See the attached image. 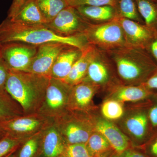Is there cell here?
<instances>
[{"label":"cell","instance_id":"obj_23","mask_svg":"<svg viewBox=\"0 0 157 157\" xmlns=\"http://www.w3.org/2000/svg\"><path fill=\"white\" fill-rule=\"evenodd\" d=\"M144 24L157 31V0H135Z\"/></svg>","mask_w":157,"mask_h":157},{"label":"cell","instance_id":"obj_18","mask_svg":"<svg viewBox=\"0 0 157 157\" xmlns=\"http://www.w3.org/2000/svg\"><path fill=\"white\" fill-rule=\"evenodd\" d=\"M95 49L94 46L89 44L82 50L81 56L63 81L71 86L81 82L87 73L89 65Z\"/></svg>","mask_w":157,"mask_h":157},{"label":"cell","instance_id":"obj_32","mask_svg":"<svg viewBox=\"0 0 157 157\" xmlns=\"http://www.w3.org/2000/svg\"><path fill=\"white\" fill-rule=\"evenodd\" d=\"M149 101L148 117L154 133L157 132V90H153Z\"/></svg>","mask_w":157,"mask_h":157},{"label":"cell","instance_id":"obj_10","mask_svg":"<svg viewBox=\"0 0 157 157\" xmlns=\"http://www.w3.org/2000/svg\"><path fill=\"white\" fill-rule=\"evenodd\" d=\"M116 17L123 30L127 46L147 50L157 31L144 24L123 17Z\"/></svg>","mask_w":157,"mask_h":157},{"label":"cell","instance_id":"obj_29","mask_svg":"<svg viewBox=\"0 0 157 157\" xmlns=\"http://www.w3.org/2000/svg\"><path fill=\"white\" fill-rule=\"evenodd\" d=\"M102 114L108 120H114L122 116L124 109L118 101L108 100L104 102L101 108Z\"/></svg>","mask_w":157,"mask_h":157},{"label":"cell","instance_id":"obj_8","mask_svg":"<svg viewBox=\"0 0 157 157\" xmlns=\"http://www.w3.org/2000/svg\"><path fill=\"white\" fill-rule=\"evenodd\" d=\"M2 58L9 70L27 72L38 45L19 42L2 44Z\"/></svg>","mask_w":157,"mask_h":157},{"label":"cell","instance_id":"obj_5","mask_svg":"<svg viewBox=\"0 0 157 157\" xmlns=\"http://www.w3.org/2000/svg\"><path fill=\"white\" fill-rule=\"evenodd\" d=\"M54 124L67 145L86 144L92 134L89 120L77 111L70 110L55 119Z\"/></svg>","mask_w":157,"mask_h":157},{"label":"cell","instance_id":"obj_41","mask_svg":"<svg viewBox=\"0 0 157 157\" xmlns=\"http://www.w3.org/2000/svg\"><path fill=\"white\" fill-rule=\"evenodd\" d=\"M2 43H0V61H2Z\"/></svg>","mask_w":157,"mask_h":157},{"label":"cell","instance_id":"obj_25","mask_svg":"<svg viewBox=\"0 0 157 157\" xmlns=\"http://www.w3.org/2000/svg\"><path fill=\"white\" fill-rule=\"evenodd\" d=\"M114 8L116 17L144 24L138 11L135 0H117Z\"/></svg>","mask_w":157,"mask_h":157},{"label":"cell","instance_id":"obj_11","mask_svg":"<svg viewBox=\"0 0 157 157\" xmlns=\"http://www.w3.org/2000/svg\"><path fill=\"white\" fill-rule=\"evenodd\" d=\"M68 45L57 42L39 45L27 72L50 77L51 71L59 54Z\"/></svg>","mask_w":157,"mask_h":157},{"label":"cell","instance_id":"obj_2","mask_svg":"<svg viewBox=\"0 0 157 157\" xmlns=\"http://www.w3.org/2000/svg\"><path fill=\"white\" fill-rule=\"evenodd\" d=\"M50 77L26 71L9 70L6 90L19 104L24 115L39 112Z\"/></svg>","mask_w":157,"mask_h":157},{"label":"cell","instance_id":"obj_20","mask_svg":"<svg viewBox=\"0 0 157 157\" xmlns=\"http://www.w3.org/2000/svg\"><path fill=\"white\" fill-rule=\"evenodd\" d=\"M75 8L85 19L90 23L106 22L116 17L115 9L111 6H80Z\"/></svg>","mask_w":157,"mask_h":157},{"label":"cell","instance_id":"obj_15","mask_svg":"<svg viewBox=\"0 0 157 157\" xmlns=\"http://www.w3.org/2000/svg\"><path fill=\"white\" fill-rule=\"evenodd\" d=\"M97 86L86 82H81L72 86L69 99L71 111L85 112L89 109Z\"/></svg>","mask_w":157,"mask_h":157},{"label":"cell","instance_id":"obj_4","mask_svg":"<svg viewBox=\"0 0 157 157\" xmlns=\"http://www.w3.org/2000/svg\"><path fill=\"white\" fill-rule=\"evenodd\" d=\"M82 35L89 44L104 51L127 46L123 30L116 17L106 22L90 23Z\"/></svg>","mask_w":157,"mask_h":157},{"label":"cell","instance_id":"obj_43","mask_svg":"<svg viewBox=\"0 0 157 157\" xmlns=\"http://www.w3.org/2000/svg\"><path fill=\"white\" fill-rule=\"evenodd\" d=\"M111 157H119V155H115Z\"/></svg>","mask_w":157,"mask_h":157},{"label":"cell","instance_id":"obj_6","mask_svg":"<svg viewBox=\"0 0 157 157\" xmlns=\"http://www.w3.org/2000/svg\"><path fill=\"white\" fill-rule=\"evenodd\" d=\"M72 86L50 77L45 98L39 113L54 120L70 111L69 99Z\"/></svg>","mask_w":157,"mask_h":157},{"label":"cell","instance_id":"obj_17","mask_svg":"<svg viewBox=\"0 0 157 157\" xmlns=\"http://www.w3.org/2000/svg\"><path fill=\"white\" fill-rule=\"evenodd\" d=\"M95 128L108 140L112 147L119 155L127 149L128 140L126 136L113 124L106 120L100 119L96 121Z\"/></svg>","mask_w":157,"mask_h":157},{"label":"cell","instance_id":"obj_26","mask_svg":"<svg viewBox=\"0 0 157 157\" xmlns=\"http://www.w3.org/2000/svg\"><path fill=\"white\" fill-rule=\"evenodd\" d=\"M36 2L48 22L69 6L67 0H36Z\"/></svg>","mask_w":157,"mask_h":157},{"label":"cell","instance_id":"obj_3","mask_svg":"<svg viewBox=\"0 0 157 157\" xmlns=\"http://www.w3.org/2000/svg\"><path fill=\"white\" fill-rule=\"evenodd\" d=\"M120 78L131 85L144 84L157 72V64L146 49L126 46L107 52Z\"/></svg>","mask_w":157,"mask_h":157},{"label":"cell","instance_id":"obj_16","mask_svg":"<svg viewBox=\"0 0 157 157\" xmlns=\"http://www.w3.org/2000/svg\"><path fill=\"white\" fill-rule=\"evenodd\" d=\"M82 50L73 46H66L61 51L54 64L50 77L63 80L77 59L81 56Z\"/></svg>","mask_w":157,"mask_h":157},{"label":"cell","instance_id":"obj_31","mask_svg":"<svg viewBox=\"0 0 157 157\" xmlns=\"http://www.w3.org/2000/svg\"><path fill=\"white\" fill-rule=\"evenodd\" d=\"M69 6H111L114 7L117 0H67Z\"/></svg>","mask_w":157,"mask_h":157},{"label":"cell","instance_id":"obj_34","mask_svg":"<svg viewBox=\"0 0 157 157\" xmlns=\"http://www.w3.org/2000/svg\"><path fill=\"white\" fill-rule=\"evenodd\" d=\"M9 70L2 60L0 61V91L6 90Z\"/></svg>","mask_w":157,"mask_h":157},{"label":"cell","instance_id":"obj_9","mask_svg":"<svg viewBox=\"0 0 157 157\" xmlns=\"http://www.w3.org/2000/svg\"><path fill=\"white\" fill-rule=\"evenodd\" d=\"M90 23L75 7L69 6L45 25L60 36H70L82 34Z\"/></svg>","mask_w":157,"mask_h":157},{"label":"cell","instance_id":"obj_27","mask_svg":"<svg viewBox=\"0 0 157 157\" xmlns=\"http://www.w3.org/2000/svg\"><path fill=\"white\" fill-rule=\"evenodd\" d=\"M91 157L109 151L111 146L106 138L100 133H92L86 144Z\"/></svg>","mask_w":157,"mask_h":157},{"label":"cell","instance_id":"obj_37","mask_svg":"<svg viewBox=\"0 0 157 157\" xmlns=\"http://www.w3.org/2000/svg\"><path fill=\"white\" fill-rule=\"evenodd\" d=\"M119 157H149L147 155L140 152L127 149L119 155Z\"/></svg>","mask_w":157,"mask_h":157},{"label":"cell","instance_id":"obj_45","mask_svg":"<svg viewBox=\"0 0 157 157\" xmlns=\"http://www.w3.org/2000/svg\"><path fill=\"white\" fill-rule=\"evenodd\" d=\"M36 157H40V156H39V155H38V156H36Z\"/></svg>","mask_w":157,"mask_h":157},{"label":"cell","instance_id":"obj_28","mask_svg":"<svg viewBox=\"0 0 157 157\" xmlns=\"http://www.w3.org/2000/svg\"><path fill=\"white\" fill-rule=\"evenodd\" d=\"M27 138H19L6 134L0 139V157H6L14 153Z\"/></svg>","mask_w":157,"mask_h":157},{"label":"cell","instance_id":"obj_21","mask_svg":"<svg viewBox=\"0 0 157 157\" xmlns=\"http://www.w3.org/2000/svg\"><path fill=\"white\" fill-rule=\"evenodd\" d=\"M152 92V90L148 89L143 85H128L117 89L114 95L118 101L122 102H144L150 99Z\"/></svg>","mask_w":157,"mask_h":157},{"label":"cell","instance_id":"obj_39","mask_svg":"<svg viewBox=\"0 0 157 157\" xmlns=\"http://www.w3.org/2000/svg\"><path fill=\"white\" fill-rule=\"evenodd\" d=\"M109 151L107 152L104 153V154H102L98 155L95 156H93L92 157H109Z\"/></svg>","mask_w":157,"mask_h":157},{"label":"cell","instance_id":"obj_13","mask_svg":"<svg viewBox=\"0 0 157 157\" xmlns=\"http://www.w3.org/2000/svg\"><path fill=\"white\" fill-rule=\"evenodd\" d=\"M149 99L143 106L125 122V126L130 134L139 143L144 144L153 134V131L148 117Z\"/></svg>","mask_w":157,"mask_h":157},{"label":"cell","instance_id":"obj_35","mask_svg":"<svg viewBox=\"0 0 157 157\" xmlns=\"http://www.w3.org/2000/svg\"><path fill=\"white\" fill-rule=\"evenodd\" d=\"M27 1V0H13L8 11L7 17L9 19L13 18Z\"/></svg>","mask_w":157,"mask_h":157},{"label":"cell","instance_id":"obj_44","mask_svg":"<svg viewBox=\"0 0 157 157\" xmlns=\"http://www.w3.org/2000/svg\"><path fill=\"white\" fill-rule=\"evenodd\" d=\"M59 157H65V156L63 155H61Z\"/></svg>","mask_w":157,"mask_h":157},{"label":"cell","instance_id":"obj_38","mask_svg":"<svg viewBox=\"0 0 157 157\" xmlns=\"http://www.w3.org/2000/svg\"><path fill=\"white\" fill-rule=\"evenodd\" d=\"M142 85L148 89L152 90H157V72Z\"/></svg>","mask_w":157,"mask_h":157},{"label":"cell","instance_id":"obj_33","mask_svg":"<svg viewBox=\"0 0 157 157\" xmlns=\"http://www.w3.org/2000/svg\"><path fill=\"white\" fill-rule=\"evenodd\" d=\"M144 144L145 154L149 157H157V132H154L149 140Z\"/></svg>","mask_w":157,"mask_h":157},{"label":"cell","instance_id":"obj_14","mask_svg":"<svg viewBox=\"0 0 157 157\" xmlns=\"http://www.w3.org/2000/svg\"><path fill=\"white\" fill-rule=\"evenodd\" d=\"M67 144L53 123L43 132L40 157H59L63 154Z\"/></svg>","mask_w":157,"mask_h":157},{"label":"cell","instance_id":"obj_1","mask_svg":"<svg viewBox=\"0 0 157 157\" xmlns=\"http://www.w3.org/2000/svg\"><path fill=\"white\" fill-rule=\"evenodd\" d=\"M19 42L39 45L57 42L82 50L88 43L83 35L70 36H60L45 25H28L14 22L6 18L0 24V43Z\"/></svg>","mask_w":157,"mask_h":157},{"label":"cell","instance_id":"obj_30","mask_svg":"<svg viewBox=\"0 0 157 157\" xmlns=\"http://www.w3.org/2000/svg\"><path fill=\"white\" fill-rule=\"evenodd\" d=\"M63 155L65 157H91L84 144L67 145Z\"/></svg>","mask_w":157,"mask_h":157},{"label":"cell","instance_id":"obj_12","mask_svg":"<svg viewBox=\"0 0 157 157\" xmlns=\"http://www.w3.org/2000/svg\"><path fill=\"white\" fill-rule=\"evenodd\" d=\"M113 63L107 52L96 47L87 73L82 82H90L97 86L107 84L111 78V67Z\"/></svg>","mask_w":157,"mask_h":157},{"label":"cell","instance_id":"obj_42","mask_svg":"<svg viewBox=\"0 0 157 157\" xmlns=\"http://www.w3.org/2000/svg\"><path fill=\"white\" fill-rule=\"evenodd\" d=\"M14 153H12L11 154L9 155H8V156L6 157H14Z\"/></svg>","mask_w":157,"mask_h":157},{"label":"cell","instance_id":"obj_36","mask_svg":"<svg viewBox=\"0 0 157 157\" xmlns=\"http://www.w3.org/2000/svg\"><path fill=\"white\" fill-rule=\"evenodd\" d=\"M147 50L157 64V33L149 45Z\"/></svg>","mask_w":157,"mask_h":157},{"label":"cell","instance_id":"obj_19","mask_svg":"<svg viewBox=\"0 0 157 157\" xmlns=\"http://www.w3.org/2000/svg\"><path fill=\"white\" fill-rule=\"evenodd\" d=\"M10 19L14 22L28 25H45L48 23L36 0H27L15 16Z\"/></svg>","mask_w":157,"mask_h":157},{"label":"cell","instance_id":"obj_22","mask_svg":"<svg viewBox=\"0 0 157 157\" xmlns=\"http://www.w3.org/2000/svg\"><path fill=\"white\" fill-rule=\"evenodd\" d=\"M23 115L22 108L6 90L0 91V121Z\"/></svg>","mask_w":157,"mask_h":157},{"label":"cell","instance_id":"obj_7","mask_svg":"<svg viewBox=\"0 0 157 157\" xmlns=\"http://www.w3.org/2000/svg\"><path fill=\"white\" fill-rule=\"evenodd\" d=\"M53 122V120L37 113L0 121V128L6 135L27 138L45 130Z\"/></svg>","mask_w":157,"mask_h":157},{"label":"cell","instance_id":"obj_40","mask_svg":"<svg viewBox=\"0 0 157 157\" xmlns=\"http://www.w3.org/2000/svg\"><path fill=\"white\" fill-rule=\"evenodd\" d=\"M6 135V133H5L1 129V128H0V139L5 136V135Z\"/></svg>","mask_w":157,"mask_h":157},{"label":"cell","instance_id":"obj_24","mask_svg":"<svg viewBox=\"0 0 157 157\" xmlns=\"http://www.w3.org/2000/svg\"><path fill=\"white\" fill-rule=\"evenodd\" d=\"M44 130L26 139L14 153V157H36L39 155Z\"/></svg>","mask_w":157,"mask_h":157}]
</instances>
